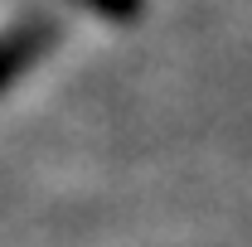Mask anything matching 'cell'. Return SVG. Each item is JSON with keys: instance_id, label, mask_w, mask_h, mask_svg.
Masks as SVG:
<instances>
[{"instance_id": "6da1fadb", "label": "cell", "mask_w": 252, "mask_h": 247, "mask_svg": "<svg viewBox=\"0 0 252 247\" xmlns=\"http://www.w3.org/2000/svg\"><path fill=\"white\" fill-rule=\"evenodd\" d=\"M49 44H54V25H44V20H25L0 34V97L49 54Z\"/></svg>"}, {"instance_id": "7a4b0ae2", "label": "cell", "mask_w": 252, "mask_h": 247, "mask_svg": "<svg viewBox=\"0 0 252 247\" xmlns=\"http://www.w3.org/2000/svg\"><path fill=\"white\" fill-rule=\"evenodd\" d=\"M93 15L102 20H112V25H131V20H141V5L146 0H83Z\"/></svg>"}]
</instances>
